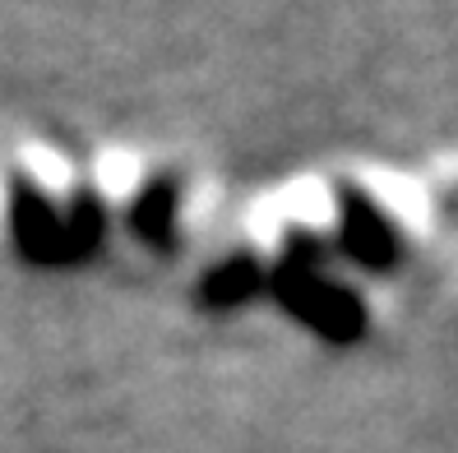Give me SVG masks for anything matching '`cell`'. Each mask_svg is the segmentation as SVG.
<instances>
[{
  "label": "cell",
  "instance_id": "1",
  "mask_svg": "<svg viewBox=\"0 0 458 453\" xmlns=\"http://www.w3.org/2000/svg\"><path fill=\"white\" fill-rule=\"evenodd\" d=\"M315 259L357 278L398 273L436 236H445L430 172L338 163L274 180L264 190Z\"/></svg>",
  "mask_w": 458,
  "mask_h": 453
},
{
  "label": "cell",
  "instance_id": "2",
  "mask_svg": "<svg viewBox=\"0 0 458 453\" xmlns=\"http://www.w3.org/2000/svg\"><path fill=\"white\" fill-rule=\"evenodd\" d=\"M106 246V208L93 157L56 139L0 148V250L23 269H74Z\"/></svg>",
  "mask_w": 458,
  "mask_h": 453
},
{
  "label": "cell",
  "instance_id": "3",
  "mask_svg": "<svg viewBox=\"0 0 458 453\" xmlns=\"http://www.w3.org/2000/svg\"><path fill=\"white\" fill-rule=\"evenodd\" d=\"M89 157L106 208V241L144 259H172L199 241L204 180L185 157L153 144H102Z\"/></svg>",
  "mask_w": 458,
  "mask_h": 453
},
{
  "label": "cell",
  "instance_id": "4",
  "mask_svg": "<svg viewBox=\"0 0 458 453\" xmlns=\"http://www.w3.org/2000/svg\"><path fill=\"white\" fill-rule=\"evenodd\" d=\"M268 306L319 348H357L375 329V301L366 278L334 269V264H315V269L287 278Z\"/></svg>",
  "mask_w": 458,
  "mask_h": 453
}]
</instances>
